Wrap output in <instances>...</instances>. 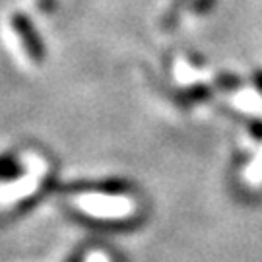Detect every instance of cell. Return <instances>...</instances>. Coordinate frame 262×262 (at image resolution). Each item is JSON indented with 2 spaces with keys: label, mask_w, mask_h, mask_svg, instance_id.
<instances>
[{
  "label": "cell",
  "mask_w": 262,
  "mask_h": 262,
  "mask_svg": "<svg viewBox=\"0 0 262 262\" xmlns=\"http://www.w3.org/2000/svg\"><path fill=\"white\" fill-rule=\"evenodd\" d=\"M12 24H14V28H16V31H18V35L21 37V41H24L26 49H28V55L31 56L35 62H41V56H43L41 41L35 37V33H33V28L29 26L28 19L21 18V16H14Z\"/></svg>",
  "instance_id": "6da1fadb"
}]
</instances>
